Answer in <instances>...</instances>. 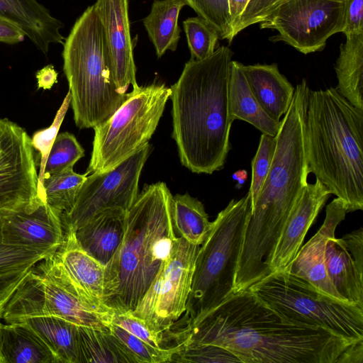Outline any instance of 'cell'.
Wrapping results in <instances>:
<instances>
[{
  "label": "cell",
  "mask_w": 363,
  "mask_h": 363,
  "mask_svg": "<svg viewBox=\"0 0 363 363\" xmlns=\"http://www.w3.org/2000/svg\"><path fill=\"white\" fill-rule=\"evenodd\" d=\"M308 172L343 201L363 209V110L333 87L310 89L305 121Z\"/></svg>",
  "instance_id": "cell-5"
},
{
  "label": "cell",
  "mask_w": 363,
  "mask_h": 363,
  "mask_svg": "<svg viewBox=\"0 0 363 363\" xmlns=\"http://www.w3.org/2000/svg\"><path fill=\"white\" fill-rule=\"evenodd\" d=\"M347 208L342 199H334L325 209V218L318 232L301 247L286 271L311 284L332 298L347 302L331 284L325 266V250L328 240L335 236L337 225L345 219Z\"/></svg>",
  "instance_id": "cell-17"
},
{
  "label": "cell",
  "mask_w": 363,
  "mask_h": 363,
  "mask_svg": "<svg viewBox=\"0 0 363 363\" xmlns=\"http://www.w3.org/2000/svg\"><path fill=\"white\" fill-rule=\"evenodd\" d=\"M2 311H3L2 310H0V325L1 324V319ZM0 363H4V360H3V358H2L1 355V353H0Z\"/></svg>",
  "instance_id": "cell-49"
},
{
  "label": "cell",
  "mask_w": 363,
  "mask_h": 363,
  "mask_svg": "<svg viewBox=\"0 0 363 363\" xmlns=\"http://www.w3.org/2000/svg\"><path fill=\"white\" fill-rule=\"evenodd\" d=\"M0 353L4 363H60L48 344L23 323L1 324Z\"/></svg>",
  "instance_id": "cell-24"
},
{
  "label": "cell",
  "mask_w": 363,
  "mask_h": 363,
  "mask_svg": "<svg viewBox=\"0 0 363 363\" xmlns=\"http://www.w3.org/2000/svg\"><path fill=\"white\" fill-rule=\"evenodd\" d=\"M345 0H286L260 23L276 30L272 42L283 41L306 55L321 50L327 40L342 31Z\"/></svg>",
  "instance_id": "cell-11"
},
{
  "label": "cell",
  "mask_w": 363,
  "mask_h": 363,
  "mask_svg": "<svg viewBox=\"0 0 363 363\" xmlns=\"http://www.w3.org/2000/svg\"><path fill=\"white\" fill-rule=\"evenodd\" d=\"M252 215L248 194L232 199L212 222L197 253L186 311L174 324L179 335L233 294L235 277Z\"/></svg>",
  "instance_id": "cell-7"
},
{
  "label": "cell",
  "mask_w": 363,
  "mask_h": 363,
  "mask_svg": "<svg viewBox=\"0 0 363 363\" xmlns=\"http://www.w3.org/2000/svg\"><path fill=\"white\" fill-rule=\"evenodd\" d=\"M330 195V190L320 180L308 183L283 228L271 260V273L284 270L292 262Z\"/></svg>",
  "instance_id": "cell-18"
},
{
  "label": "cell",
  "mask_w": 363,
  "mask_h": 363,
  "mask_svg": "<svg viewBox=\"0 0 363 363\" xmlns=\"http://www.w3.org/2000/svg\"><path fill=\"white\" fill-rule=\"evenodd\" d=\"M108 329L132 363L171 362L173 355L180 350L179 347L170 349L155 347L112 323Z\"/></svg>",
  "instance_id": "cell-31"
},
{
  "label": "cell",
  "mask_w": 363,
  "mask_h": 363,
  "mask_svg": "<svg viewBox=\"0 0 363 363\" xmlns=\"http://www.w3.org/2000/svg\"><path fill=\"white\" fill-rule=\"evenodd\" d=\"M240 362L230 352L225 348L203 345L186 347L174 354L171 362Z\"/></svg>",
  "instance_id": "cell-39"
},
{
  "label": "cell",
  "mask_w": 363,
  "mask_h": 363,
  "mask_svg": "<svg viewBox=\"0 0 363 363\" xmlns=\"http://www.w3.org/2000/svg\"><path fill=\"white\" fill-rule=\"evenodd\" d=\"M170 94V87L164 84L133 87L113 115L94 128L85 174L108 171L149 143Z\"/></svg>",
  "instance_id": "cell-9"
},
{
  "label": "cell",
  "mask_w": 363,
  "mask_h": 363,
  "mask_svg": "<svg viewBox=\"0 0 363 363\" xmlns=\"http://www.w3.org/2000/svg\"><path fill=\"white\" fill-rule=\"evenodd\" d=\"M198 16L205 19L218 32L219 38L231 42L233 26L227 0H185Z\"/></svg>",
  "instance_id": "cell-35"
},
{
  "label": "cell",
  "mask_w": 363,
  "mask_h": 363,
  "mask_svg": "<svg viewBox=\"0 0 363 363\" xmlns=\"http://www.w3.org/2000/svg\"><path fill=\"white\" fill-rule=\"evenodd\" d=\"M310 89L303 79L275 136L269 172L252 209L235 285L246 289L269 275L272 255L292 209L308 184L305 121Z\"/></svg>",
  "instance_id": "cell-2"
},
{
  "label": "cell",
  "mask_w": 363,
  "mask_h": 363,
  "mask_svg": "<svg viewBox=\"0 0 363 363\" xmlns=\"http://www.w3.org/2000/svg\"><path fill=\"white\" fill-rule=\"evenodd\" d=\"M172 200L159 182L147 185L127 211L122 242L105 266L103 303L113 313L135 310L169 257L178 239Z\"/></svg>",
  "instance_id": "cell-4"
},
{
  "label": "cell",
  "mask_w": 363,
  "mask_h": 363,
  "mask_svg": "<svg viewBox=\"0 0 363 363\" xmlns=\"http://www.w3.org/2000/svg\"><path fill=\"white\" fill-rule=\"evenodd\" d=\"M36 167L35 152L26 130L0 118V213L43 202L38 195Z\"/></svg>",
  "instance_id": "cell-13"
},
{
  "label": "cell",
  "mask_w": 363,
  "mask_h": 363,
  "mask_svg": "<svg viewBox=\"0 0 363 363\" xmlns=\"http://www.w3.org/2000/svg\"><path fill=\"white\" fill-rule=\"evenodd\" d=\"M25 35L18 29L0 21V43L16 45L24 41Z\"/></svg>",
  "instance_id": "cell-46"
},
{
  "label": "cell",
  "mask_w": 363,
  "mask_h": 363,
  "mask_svg": "<svg viewBox=\"0 0 363 363\" xmlns=\"http://www.w3.org/2000/svg\"><path fill=\"white\" fill-rule=\"evenodd\" d=\"M57 72L52 65H46L39 69L36 74L38 88L44 90L50 89L57 82Z\"/></svg>",
  "instance_id": "cell-45"
},
{
  "label": "cell",
  "mask_w": 363,
  "mask_h": 363,
  "mask_svg": "<svg viewBox=\"0 0 363 363\" xmlns=\"http://www.w3.org/2000/svg\"><path fill=\"white\" fill-rule=\"evenodd\" d=\"M70 102L71 94L68 91L51 125L35 132L30 138L32 147L35 152L36 164L40 167L38 177V195L45 203L46 199L43 187L45 167L51 147L70 106Z\"/></svg>",
  "instance_id": "cell-32"
},
{
  "label": "cell",
  "mask_w": 363,
  "mask_h": 363,
  "mask_svg": "<svg viewBox=\"0 0 363 363\" xmlns=\"http://www.w3.org/2000/svg\"><path fill=\"white\" fill-rule=\"evenodd\" d=\"M250 89L262 109L274 121L280 122L287 112L295 88L281 74L277 64L241 65Z\"/></svg>",
  "instance_id": "cell-22"
},
{
  "label": "cell",
  "mask_w": 363,
  "mask_h": 363,
  "mask_svg": "<svg viewBox=\"0 0 363 363\" xmlns=\"http://www.w3.org/2000/svg\"><path fill=\"white\" fill-rule=\"evenodd\" d=\"M335 65V88L354 106L363 110V32L345 35Z\"/></svg>",
  "instance_id": "cell-26"
},
{
  "label": "cell",
  "mask_w": 363,
  "mask_h": 363,
  "mask_svg": "<svg viewBox=\"0 0 363 363\" xmlns=\"http://www.w3.org/2000/svg\"><path fill=\"white\" fill-rule=\"evenodd\" d=\"M84 156V150L73 134L58 133L47 160L44 177L73 168Z\"/></svg>",
  "instance_id": "cell-33"
},
{
  "label": "cell",
  "mask_w": 363,
  "mask_h": 363,
  "mask_svg": "<svg viewBox=\"0 0 363 363\" xmlns=\"http://www.w3.org/2000/svg\"><path fill=\"white\" fill-rule=\"evenodd\" d=\"M127 211L119 208L105 210L74 230L79 245L104 267L122 242Z\"/></svg>",
  "instance_id": "cell-21"
},
{
  "label": "cell",
  "mask_w": 363,
  "mask_h": 363,
  "mask_svg": "<svg viewBox=\"0 0 363 363\" xmlns=\"http://www.w3.org/2000/svg\"><path fill=\"white\" fill-rule=\"evenodd\" d=\"M43 287L46 313L79 326L108 330L113 313L83 295L63 272L53 254L33 267Z\"/></svg>",
  "instance_id": "cell-14"
},
{
  "label": "cell",
  "mask_w": 363,
  "mask_h": 363,
  "mask_svg": "<svg viewBox=\"0 0 363 363\" xmlns=\"http://www.w3.org/2000/svg\"><path fill=\"white\" fill-rule=\"evenodd\" d=\"M352 343L321 327L283 318L247 289L191 325L180 347L218 346L242 363H336Z\"/></svg>",
  "instance_id": "cell-1"
},
{
  "label": "cell",
  "mask_w": 363,
  "mask_h": 363,
  "mask_svg": "<svg viewBox=\"0 0 363 363\" xmlns=\"http://www.w3.org/2000/svg\"><path fill=\"white\" fill-rule=\"evenodd\" d=\"M229 14L233 28L238 23L241 15L250 0H227Z\"/></svg>",
  "instance_id": "cell-47"
},
{
  "label": "cell",
  "mask_w": 363,
  "mask_h": 363,
  "mask_svg": "<svg viewBox=\"0 0 363 363\" xmlns=\"http://www.w3.org/2000/svg\"><path fill=\"white\" fill-rule=\"evenodd\" d=\"M325 266L337 293L348 303L363 306V276L342 238H330L325 245Z\"/></svg>",
  "instance_id": "cell-25"
},
{
  "label": "cell",
  "mask_w": 363,
  "mask_h": 363,
  "mask_svg": "<svg viewBox=\"0 0 363 363\" xmlns=\"http://www.w3.org/2000/svg\"><path fill=\"white\" fill-rule=\"evenodd\" d=\"M183 26L191 59L201 60L214 52L219 35L205 19L191 17L183 21Z\"/></svg>",
  "instance_id": "cell-34"
},
{
  "label": "cell",
  "mask_w": 363,
  "mask_h": 363,
  "mask_svg": "<svg viewBox=\"0 0 363 363\" xmlns=\"http://www.w3.org/2000/svg\"><path fill=\"white\" fill-rule=\"evenodd\" d=\"M32 267L0 272V310H3Z\"/></svg>",
  "instance_id": "cell-41"
},
{
  "label": "cell",
  "mask_w": 363,
  "mask_h": 363,
  "mask_svg": "<svg viewBox=\"0 0 363 363\" xmlns=\"http://www.w3.org/2000/svg\"><path fill=\"white\" fill-rule=\"evenodd\" d=\"M343 242L350 253L358 270L363 274V228L353 230L342 237Z\"/></svg>",
  "instance_id": "cell-43"
},
{
  "label": "cell",
  "mask_w": 363,
  "mask_h": 363,
  "mask_svg": "<svg viewBox=\"0 0 363 363\" xmlns=\"http://www.w3.org/2000/svg\"><path fill=\"white\" fill-rule=\"evenodd\" d=\"M62 213L47 203L1 214L5 243L55 253L65 238Z\"/></svg>",
  "instance_id": "cell-15"
},
{
  "label": "cell",
  "mask_w": 363,
  "mask_h": 363,
  "mask_svg": "<svg viewBox=\"0 0 363 363\" xmlns=\"http://www.w3.org/2000/svg\"><path fill=\"white\" fill-rule=\"evenodd\" d=\"M111 323L157 348H174L167 335L152 330L146 323L130 312L113 313Z\"/></svg>",
  "instance_id": "cell-38"
},
{
  "label": "cell",
  "mask_w": 363,
  "mask_h": 363,
  "mask_svg": "<svg viewBox=\"0 0 363 363\" xmlns=\"http://www.w3.org/2000/svg\"><path fill=\"white\" fill-rule=\"evenodd\" d=\"M336 363H363V340L349 345Z\"/></svg>",
  "instance_id": "cell-44"
},
{
  "label": "cell",
  "mask_w": 363,
  "mask_h": 363,
  "mask_svg": "<svg viewBox=\"0 0 363 363\" xmlns=\"http://www.w3.org/2000/svg\"><path fill=\"white\" fill-rule=\"evenodd\" d=\"M63 71L69 84L74 120L79 129L94 128L125 100L112 80L105 35L94 4L72 26L63 43Z\"/></svg>",
  "instance_id": "cell-6"
},
{
  "label": "cell",
  "mask_w": 363,
  "mask_h": 363,
  "mask_svg": "<svg viewBox=\"0 0 363 363\" xmlns=\"http://www.w3.org/2000/svg\"><path fill=\"white\" fill-rule=\"evenodd\" d=\"M87 174L74 172L73 168L44 177L46 203L61 213L73 207Z\"/></svg>",
  "instance_id": "cell-30"
},
{
  "label": "cell",
  "mask_w": 363,
  "mask_h": 363,
  "mask_svg": "<svg viewBox=\"0 0 363 363\" xmlns=\"http://www.w3.org/2000/svg\"><path fill=\"white\" fill-rule=\"evenodd\" d=\"M0 21L21 30L43 55L52 44H63V23L38 0H0Z\"/></svg>",
  "instance_id": "cell-19"
},
{
  "label": "cell",
  "mask_w": 363,
  "mask_h": 363,
  "mask_svg": "<svg viewBox=\"0 0 363 363\" xmlns=\"http://www.w3.org/2000/svg\"><path fill=\"white\" fill-rule=\"evenodd\" d=\"M53 256L83 295L99 306L108 309L103 303L105 267L79 245L74 230H65L64 241Z\"/></svg>",
  "instance_id": "cell-20"
},
{
  "label": "cell",
  "mask_w": 363,
  "mask_h": 363,
  "mask_svg": "<svg viewBox=\"0 0 363 363\" xmlns=\"http://www.w3.org/2000/svg\"><path fill=\"white\" fill-rule=\"evenodd\" d=\"M81 363H132L109 329L79 326Z\"/></svg>",
  "instance_id": "cell-29"
},
{
  "label": "cell",
  "mask_w": 363,
  "mask_h": 363,
  "mask_svg": "<svg viewBox=\"0 0 363 363\" xmlns=\"http://www.w3.org/2000/svg\"><path fill=\"white\" fill-rule=\"evenodd\" d=\"M241 63L232 60L228 89V115L230 121L242 120L264 134L275 137L281 124L272 118L260 106L252 93L241 68Z\"/></svg>",
  "instance_id": "cell-23"
},
{
  "label": "cell",
  "mask_w": 363,
  "mask_h": 363,
  "mask_svg": "<svg viewBox=\"0 0 363 363\" xmlns=\"http://www.w3.org/2000/svg\"><path fill=\"white\" fill-rule=\"evenodd\" d=\"M286 0H250L233 28V37L255 23H260Z\"/></svg>",
  "instance_id": "cell-40"
},
{
  "label": "cell",
  "mask_w": 363,
  "mask_h": 363,
  "mask_svg": "<svg viewBox=\"0 0 363 363\" xmlns=\"http://www.w3.org/2000/svg\"><path fill=\"white\" fill-rule=\"evenodd\" d=\"M108 48L112 80L119 94L138 85L133 47L130 38L128 0H96Z\"/></svg>",
  "instance_id": "cell-16"
},
{
  "label": "cell",
  "mask_w": 363,
  "mask_h": 363,
  "mask_svg": "<svg viewBox=\"0 0 363 363\" xmlns=\"http://www.w3.org/2000/svg\"><path fill=\"white\" fill-rule=\"evenodd\" d=\"M150 149L147 143L112 169L87 175L73 207L62 213L64 230H76L107 209L128 211L138 196L140 174Z\"/></svg>",
  "instance_id": "cell-12"
},
{
  "label": "cell",
  "mask_w": 363,
  "mask_h": 363,
  "mask_svg": "<svg viewBox=\"0 0 363 363\" xmlns=\"http://www.w3.org/2000/svg\"><path fill=\"white\" fill-rule=\"evenodd\" d=\"M232 177L235 180L238 181V185L236 187L240 189L247 180V172L245 169L238 170L233 174Z\"/></svg>",
  "instance_id": "cell-48"
},
{
  "label": "cell",
  "mask_w": 363,
  "mask_h": 363,
  "mask_svg": "<svg viewBox=\"0 0 363 363\" xmlns=\"http://www.w3.org/2000/svg\"><path fill=\"white\" fill-rule=\"evenodd\" d=\"M248 289L289 321L321 327L351 342L363 340V306L335 299L286 271L272 272Z\"/></svg>",
  "instance_id": "cell-8"
},
{
  "label": "cell",
  "mask_w": 363,
  "mask_h": 363,
  "mask_svg": "<svg viewBox=\"0 0 363 363\" xmlns=\"http://www.w3.org/2000/svg\"><path fill=\"white\" fill-rule=\"evenodd\" d=\"M363 32V0H345V35Z\"/></svg>",
  "instance_id": "cell-42"
},
{
  "label": "cell",
  "mask_w": 363,
  "mask_h": 363,
  "mask_svg": "<svg viewBox=\"0 0 363 363\" xmlns=\"http://www.w3.org/2000/svg\"><path fill=\"white\" fill-rule=\"evenodd\" d=\"M184 6H187L185 0H155L150 13L143 19L158 57L167 50H176L181 33L179 15Z\"/></svg>",
  "instance_id": "cell-27"
},
{
  "label": "cell",
  "mask_w": 363,
  "mask_h": 363,
  "mask_svg": "<svg viewBox=\"0 0 363 363\" xmlns=\"http://www.w3.org/2000/svg\"><path fill=\"white\" fill-rule=\"evenodd\" d=\"M233 55L221 46L205 59L191 58L170 87L172 138L182 164L194 173L221 169L231 148L228 89Z\"/></svg>",
  "instance_id": "cell-3"
},
{
  "label": "cell",
  "mask_w": 363,
  "mask_h": 363,
  "mask_svg": "<svg viewBox=\"0 0 363 363\" xmlns=\"http://www.w3.org/2000/svg\"><path fill=\"white\" fill-rule=\"evenodd\" d=\"M172 219L177 236L192 245H201L212 227L203 203L188 193L173 196Z\"/></svg>",
  "instance_id": "cell-28"
},
{
  "label": "cell",
  "mask_w": 363,
  "mask_h": 363,
  "mask_svg": "<svg viewBox=\"0 0 363 363\" xmlns=\"http://www.w3.org/2000/svg\"><path fill=\"white\" fill-rule=\"evenodd\" d=\"M276 147V138L262 133L252 160V181L248 191L252 209L269 172Z\"/></svg>",
  "instance_id": "cell-37"
},
{
  "label": "cell",
  "mask_w": 363,
  "mask_h": 363,
  "mask_svg": "<svg viewBox=\"0 0 363 363\" xmlns=\"http://www.w3.org/2000/svg\"><path fill=\"white\" fill-rule=\"evenodd\" d=\"M0 213V272L33 267L42 259L54 254L35 248L5 243L1 235Z\"/></svg>",
  "instance_id": "cell-36"
},
{
  "label": "cell",
  "mask_w": 363,
  "mask_h": 363,
  "mask_svg": "<svg viewBox=\"0 0 363 363\" xmlns=\"http://www.w3.org/2000/svg\"><path fill=\"white\" fill-rule=\"evenodd\" d=\"M200 245L178 237L172 253L132 312L153 330L167 335L186 311Z\"/></svg>",
  "instance_id": "cell-10"
}]
</instances>
